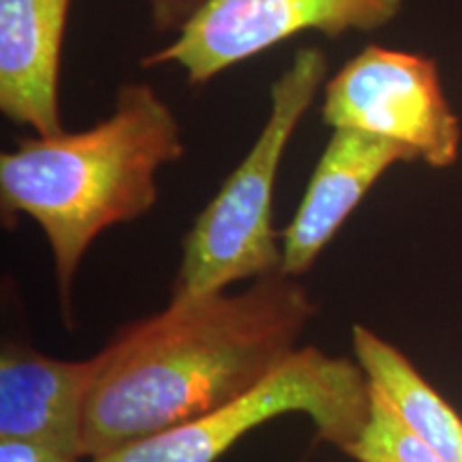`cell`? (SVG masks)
I'll use <instances>...</instances> for the list:
<instances>
[{
	"label": "cell",
	"instance_id": "5b68a950",
	"mask_svg": "<svg viewBox=\"0 0 462 462\" xmlns=\"http://www.w3.org/2000/svg\"><path fill=\"white\" fill-rule=\"evenodd\" d=\"M321 118L330 129L360 131L448 170L460 157L462 126L437 62L424 54L371 43L323 86Z\"/></svg>",
	"mask_w": 462,
	"mask_h": 462
},
{
	"label": "cell",
	"instance_id": "3957f363",
	"mask_svg": "<svg viewBox=\"0 0 462 462\" xmlns=\"http://www.w3.org/2000/svg\"><path fill=\"white\" fill-rule=\"evenodd\" d=\"M328 82V56L298 50L270 86V109L245 159L225 178L182 240L171 298L227 291L234 282L281 273V231L274 229V189L293 133Z\"/></svg>",
	"mask_w": 462,
	"mask_h": 462
},
{
	"label": "cell",
	"instance_id": "ba28073f",
	"mask_svg": "<svg viewBox=\"0 0 462 462\" xmlns=\"http://www.w3.org/2000/svg\"><path fill=\"white\" fill-rule=\"evenodd\" d=\"M99 357L56 360L5 343L0 354V439H24L84 460L86 401Z\"/></svg>",
	"mask_w": 462,
	"mask_h": 462
},
{
	"label": "cell",
	"instance_id": "4fadbf2b",
	"mask_svg": "<svg viewBox=\"0 0 462 462\" xmlns=\"http://www.w3.org/2000/svg\"><path fill=\"white\" fill-rule=\"evenodd\" d=\"M0 462H86L24 439H0Z\"/></svg>",
	"mask_w": 462,
	"mask_h": 462
},
{
	"label": "cell",
	"instance_id": "8fae6325",
	"mask_svg": "<svg viewBox=\"0 0 462 462\" xmlns=\"http://www.w3.org/2000/svg\"><path fill=\"white\" fill-rule=\"evenodd\" d=\"M346 456L357 462H448L404 424L374 385L371 420Z\"/></svg>",
	"mask_w": 462,
	"mask_h": 462
},
{
	"label": "cell",
	"instance_id": "9c48e42d",
	"mask_svg": "<svg viewBox=\"0 0 462 462\" xmlns=\"http://www.w3.org/2000/svg\"><path fill=\"white\" fill-rule=\"evenodd\" d=\"M71 0H0V112L31 135L65 131L62 42Z\"/></svg>",
	"mask_w": 462,
	"mask_h": 462
},
{
	"label": "cell",
	"instance_id": "7a4b0ae2",
	"mask_svg": "<svg viewBox=\"0 0 462 462\" xmlns=\"http://www.w3.org/2000/svg\"><path fill=\"white\" fill-rule=\"evenodd\" d=\"M184 157L182 126L150 84L116 92L112 114L84 131L31 135L0 154L3 223H37L54 257L69 328L79 263L103 231L133 223L157 204V173Z\"/></svg>",
	"mask_w": 462,
	"mask_h": 462
},
{
	"label": "cell",
	"instance_id": "30bf717a",
	"mask_svg": "<svg viewBox=\"0 0 462 462\" xmlns=\"http://www.w3.org/2000/svg\"><path fill=\"white\" fill-rule=\"evenodd\" d=\"M354 354L371 383L404 424L448 462H462V418L411 360L364 326H354Z\"/></svg>",
	"mask_w": 462,
	"mask_h": 462
},
{
	"label": "cell",
	"instance_id": "7c38bea8",
	"mask_svg": "<svg viewBox=\"0 0 462 462\" xmlns=\"http://www.w3.org/2000/svg\"><path fill=\"white\" fill-rule=\"evenodd\" d=\"M208 0H148L154 31L178 32Z\"/></svg>",
	"mask_w": 462,
	"mask_h": 462
},
{
	"label": "cell",
	"instance_id": "8992f818",
	"mask_svg": "<svg viewBox=\"0 0 462 462\" xmlns=\"http://www.w3.org/2000/svg\"><path fill=\"white\" fill-rule=\"evenodd\" d=\"M404 0H208L142 65L178 67L190 86H206L302 32L338 39L379 31L396 20Z\"/></svg>",
	"mask_w": 462,
	"mask_h": 462
},
{
	"label": "cell",
	"instance_id": "277c9868",
	"mask_svg": "<svg viewBox=\"0 0 462 462\" xmlns=\"http://www.w3.org/2000/svg\"><path fill=\"white\" fill-rule=\"evenodd\" d=\"M371 411L373 383L360 362L300 346L238 401L88 462H217L246 432L287 413L309 415L319 441L346 454Z\"/></svg>",
	"mask_w": 462,
	"mask_h": 462
},
{
	"label": "cell",
	"instance_id": "6da1fadb",
	"mask_svg": "<svg viewBox=\"0 0 462 462\" xmlns=\"http://www.w3.org/2000/svg\"><path fill=\"white\" fill-rule=\"evenodd\" d=\"M317 304L282 273L238 293L171 298L101 349L86 401L82 456L97 460L238 401L293 351Z\"/></svg>",
	"mask_w": 462,
	"mask_h": 462
},
{
	"label": "cell",
	"instance_id": "52a82bcc",
	"mask_svg": "<svg viewBox=\"0 0 462 462\" xmlns=\"http://www.w3.org/2000/svg\"><path fill=\"white\" fill-rule=\"evenodd\" d=\"M398 163H409V157L396 143L332 129L296 215L281 231V273L291 279L309 273L379 178Z\"/></svg>",
	"mask_w": 462,
	"mask_h": 462
}]
</instances>
